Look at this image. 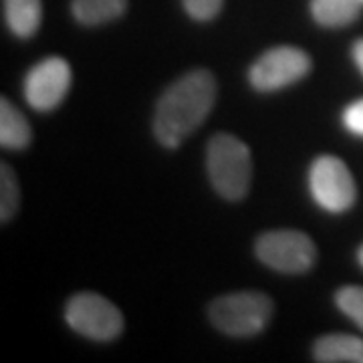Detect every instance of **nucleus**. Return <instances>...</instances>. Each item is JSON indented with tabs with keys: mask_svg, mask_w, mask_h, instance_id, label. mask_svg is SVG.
I'll return each mask as SVG.
<instances>
[{
	"mask_svg": "<svg viewBox=\"0 0 363 363\" xmlns=\"http://www.w3.org/2000/svg\"><path fill=\"white\" fill-rule=\"evenodd\" d=\"M216 79L206 69H196L174 81L160 97L154 133L164 147L176 150L210 116L216 104Z\"/></svg>",
	"mask_w": 363,
	"mask_h": 363,
	"instance_id": "f257e3e1",
	"label": "nucleus"
},
{
	"mask_svg": "<svg viewBox=\"0 0 363 363\" xmlns=\"http://www.w3.org/2000/svg\"><path fill=\"white\" fill-rule=\"evenodd\" d=\"M206 169L214 190L230 200H242L252 180V157L242 140L230 133L214 135L206 150Z\"/></svg>",
	"mask_w": 363,
	"mask_h": 363,
	"instance_id": "f03ea898",
	"label": "nucleus"
},
{
	"mask_svg": "<svg viewBox=\"0 0 363 363\" xmlns=\"http://www.w3.org/2000/svg\"><path fill=\"white\" fill-rule=\"evenodd\" d=\"M210 321L230 337H255L264 331L272 317V301L259 291H240L216 298L210 309Z\"/></svg>",
	"mask_w": 363,
	"mask_h": 363,
	"instance_id": "7ed1b4c3",
	"label": "nucleus"
},
{
	"mask_svg": "<svg viewBox=\"0 0 363 363\" xmlns=\"http://www.w3.org/2000/svg\"><path fill=\"white\" fill-rule=\"evenodd\" d=\"M255 252L262 264L285 274L311 271L317 260V247L311 236L298 230H271L262 234L255 245Z\"/></svg>",
	"mask_w": 363,
	"mask_h": 363,
	"instance_id": "20e7f679",
	"label": "nucleus"
},
{
	"mask_svg": "<svg viewBox=\"0 0 363 363\" xmlns=\"http://www.w3.org/2000/svg\"><path fill=\"white\" fill-rule=\"evenodd\" d=\"M65 321L79 335L93 341H111L123 331L121 311L97 293H79L69 298Z\"/></svg>",
	"mask_w": 363,
	"mask_h": 363,
	"instance_id": "39448f33",
	"label": "nucleus"
},
{
	"mask_svg": "<svg viewBox=\"0 0 363 363\" xmlns=\"http://www.w3.org/2000/svg\"><path fill=\"white\" fill-rule=\"evenodd\" d=\"M309 190L319 206L341 214L347 212L357 198V186L350 168L335 156L317 157L309 169Z\"/></svg>",
	"mask_w": 363,
	"mask_h": 363,
	"instance_id": "423d86ee",
	"label": "nucleus"
},
{
	"mask_svg": "<svg viewBox=\"0 0 363 363\" xmlns=\"http://www.w3.org/2000/svg\"><path fill=\"white\" fill-rule=\"evenodd\" d=\"M311 57L298 47H272L260 55L248 71L250 85L260 93L285 89L311 71Z\"/></svg>",
	"mask_w": 363,
	"mask_h": 363,
	"instance_id": "0eeeda50",
	"label": "nucleus"
},
{
	"mask_svg": "<svg viewBox=\"0 0 363 363\" xmlns=\"http://www.w3.org/2000/svg\"><path fill=\"white\" fill-rule=\"evenodd\" d=\"M71 67L61 57H49L33 67L25 77V99L35 111H52L71 89Z\"/></svg>",
	"mask_w": 363,
	"mask_h": 363,
	"instance_id": "6e6552de",
	"label": "nucleus"
},
{
	"mask_svg": "<svg viewBox=\"0 0 363 363\" xmlns=\"http://www.w3.org/2000/svg\"><path fill=\"white\" fill-rule=\"evenodd\" d=\"M313 357L321 363H363V339L347 333H333L317 339Z\"/></svg>",
	"mask_w": 363,
	"mask_h": 363,
	"instance_id": "1a4fd4ad",
	"label": "nucleus"
},
{
	"mask_svg": "<svg viewBox=\"0 0 363 363\" xmlns=\"http://www.w3.org/2000/svg\"><path fill=\"white\" fill-rule=\"evenodd\" d=\"M4 18L14 37L28 39L43 23L40 0H4Z\"/></svg>",
	"mask_w": 363,
	"mask_h": 363,
	"instance_id": "9d476101",
	"label": "nucleus"
},
{
	"mask_svg": "<svg viewBox=\"0 0 363 363\" xmlns=\"http://www.w3.org/2000/svg\"><path fill=\"white\" fill-rule=\"evenodd\" d=\"M362 9V0H311L313 18L325 28H341L355 23Z\"/></svg>",
	"mask_w": 363,
	"mask_h": 363,
	"instance_id": "9b49d317",
	"label": "nucleus"
},
{
	"mask_svg": "<svg viewBox=\"0 0 363 363\" xmlns=\"http://www.w3.org/2000/svg\"><path fill=\"white\" fill-rule=\"evenodd\" d=\"M30 138V125L21 109L9 99H0V145L6 150H25Z\"/></svg>",
	"mask_w": 363,
	"mask_h": 363,
	"instance_id": "f8f14e48",
	"label": "nucleus"
},
{
	"mask_svg": "<svg viewBox=\"0 0 363 363\" xmlns=\"http://www.w3.org/2000/svg\"><path fill=\"white\" fill-rule=\"evenodd\" d=\"M128 0H73L71 11L77 23L85 26H97L111 23L123 16Z\"/></svg>",
	"mask_w": 363,
	"mask_h": 363,
	"instance_id": "ddd939ff",
	"label": "nucleus"
},
{
	"mask_svg": "<svg viewBox=\"0 0 363 363\" xmlns=\"http://www.w3.org/2000/svg\"><path fill=\"white\" fill-rule=\"evenodd\" d=\"M21 204V188L9 164L0 166V220L9 222Z\"/></svg>",
	"mask_w": 363,
	"mask_h": 363,
	"instance_id": "4468645a",
	"label": "nucleus"
},
{
	"mask_svg": "<svg viewBox=\"0 0 363 363\" xmlns=\"http://www.w3.org/2000/svg\"><path fill=\"white\" fill-rule=\"evenodd\" d=\"M335 305L363 331V286H341L335 295Z\"/></svg>",
	"mask_w": 363,
	"mask_h": 363,
	"instance_id": "2eb2a0df",
	"label": "nucleus"
},
{
	"mask_svg": "<svg viewBox=\"0 0 363 363\" xmlns=\"http://www.w3.org/2000/svg\"><path fill=\"white\" fill-rule=\"evenodd\" d=\"M186 13L190 14L194 21H212L214 16H218L222 11V2L224 0H182Z\"/></svg>",
	"mask_w": 363,
	"mask_h": 363,
	"instance_id": "dca6fc26",
	"label": "nucleus"
},
{
	"mask_svg": "<svg viewBox=\"0 0 363 363\" xmlns=\"http://www.w3.org/2000/svg\"><path fill=\"white\" fill-rule=\"evenodd\" d=\"M343 125L350 133L357 135V138H363V99H357V101H353V104L345 107Z\"/></svg>",
	"mask_w": 363,
	"mask_h": 363,
	"instance_id": "f3484780",
	"label": "nucleus"
},
{
	"mask_svg": "<svg viewBox=\"0 0 363 363\" xmlns=\"http://www.w3.org/2000/svg\"><path fill=\"white\" fill-rule=\"evenodd\" d=\"M351 57H353V63L359 69V73L363 75V39L355 40L353 49H351Z\"/></svg>",
	"mask_w": 363,
	"mask_h": 363,
	"instance_id": "a211bd4d",
	"label": "nucleus"
},
{
	"mask_svg": "<svg viewBox=\"0 0 363 363\" xmlns=\"http://www.w3.org/2000/svg\"><path fill=\"white\" fill-rule=\"evenodd\" d=\"M357 260H359V264L363 267V245L359 247V250H357Z\"/></svg>",
	"mask_w": 363,
	"mask_h": 363,
	"instance_id": "6ab92c4d",
	"label": "nucleus"
},
{
	"mask_svg": "<svg viewBox=\"0 0 363 363\" xmlns=\"http://www.w3.org/2000/svg\"><path fill=\"white\" fill-rule=\"evenodd\" d=\"M362 2H363V0H362Z\"/></svg>",
	"mask_w": 363,
	"mask_h": 363,
	"instance_id": "aec40b11",
	"label": "nucleus"
}]
</instances>
